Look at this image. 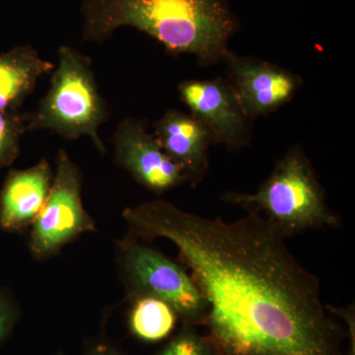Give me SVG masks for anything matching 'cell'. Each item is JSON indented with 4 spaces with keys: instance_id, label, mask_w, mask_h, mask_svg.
Returning a JSON list of instances; mask_svg holds the SVG:
<instances>
[{
    "instance_id": "1",
    "label": "cell",
    "mask_w": 355,
    "mask_h": 355,
    "mask_svg": "<svg viewBox=\"0 0 355 355\" xmlns=\"http://www.w3.org/2000/svg\"><path fill=\"white\" fill-rule=\"evenodd\" d=\"M123 217L128 237L177 248L207 301L203 326L218 355H343L319 280L260 214L224 221L154 200Z\"/></svg>"
},
{
    "instance_id": "2",
    "label": "cell",
    "mask_w": 355,
    "mask_h": 355,
    "mask_svg": "<svg viewBox=\"0 0 355 355\" xmlns=\"http://www.w3.org/2000/svg\"><path fill=\"white\" fill-rule=\"evenodd\" d=\"M83 38L102 44L121 28L156 40L202 67L223 60L239 28L229 0H79Z\"/></svg>"
},
{
    "instance_id": "3",
    "label": "cell",
    "mask_w": 355,
    "mask_h": 355,
    "mask_svg": "<svg viewBox=\"0 0 355 355\" xmlns=\"http://www.w3.org/2000/svg\"><path fill=\"white\" fill-rule=\"evenodd\" d=\"M222 200L257 212L286 238L315 229L338 228L340 224L327 202L314 168L299 146L284 154L254 193L227 191Z\"/></svg>"
},
{
    "instance_id": "4",
    "label": "cell",
    "mask_w": 355,
    "mask_h": 355,
    "mask_svg": "<svg viewBox=\"0 0 355 355\" xmlns=\"http://www.w3.org/2000/svg\"><path fill=\"white\" fill-rule=\"evenodd\" d=\"M51 86L34 113L27 116V130H50L67 139L86 137L98 151L106 153L99 128L107 110L87 58L69 46H60Z\"/></svg>"
},
{
    "instance_id": "5",
    "label": "cell",
    "mask_w": 355,
    "mask_h": 355,
    "mask_svg": "<svg viewBox=\"0 0 355 355\" xmlns=\"http://www.w3.org/2000/svg\"><path fill=\"white\" fill-rule=\"evenodd\" d=\"M118 263L130 299H159L171 306L183 324L196 327L205 323L207 301L181 266L130 237L119 245Z\"/></svg>"
},
{
    "instance_id": "6",
    "label": "cell",
    "mask_w": 355,
    "mask_h": 355,
    "mask_svg": "<svg viewBox=\"0 0 355 355\" xmlns=\"http://www.w3.org/2000/svg\"><path fill=\"white\" fill-rule=\"evenodd\" d=\"M81 189L78 167L60 149L50 195L30 231L29 249L36 260H48L79 236L97 231L84 209Z\"/></svg>"
},
{
    "instance_id": "7",
    "label": "cell",
    "mask_w": 355,
    "mask_h": 355,
    "mask_svg": "<svg viewBox=\"0 0 355 355\" xmlns=\"http://www.w3.org/2000/svg\"><path fill=\"white\" fill-rule=\"evenodd\" d=\"M182 101L209 130L214 144L240 150L251 141V121L228 79H189L179 85Z\"/></svg>"
},
{
    "instance_id": "8",
    "label": "cell",
    "mask_w": 355,
    "mask_h": 355,
    "mask_svg": "<svg viewBox=\"0 0 355 355\" xmlns=\"http://www.w3.org/2000/svg\"><path fill=\"white\" fill-rule=\"evenodd\" d=\"M222 62L227 67L229 83L250 120L282 108L303 84L297 74L260 58L229 51Z\"/></svg>"
},
{
    "instance_id": "9",
    "label": "cell",
    "mask_w": 355,
    "mask_h": 355,
    "mask_svg": "<svg viewBox=\"0 0 355 355\" xmlns=\"http://www.w3.org/2000/svg\"><path fill=\"white\" fill-rule=\"evenodd\" d=\"M116 164L154 193L161 195L184 183L188 178L163 150L153 133L135 119H125L114 130Z\"/></svg>"
},
{
    "instance_id": "10",
    "label": "cell",
    "mask_w": 355,
    "mask_h": 355,
    "mask_svg": "<svg viewBox=\"0 0 355 355\" xmlns=\"http://www.w3.org/2000/svg\"><path fill=\"white\" fill-rule=\"evenodd\" d=\"M153 135L164 153L183 170L189 183H202L209 169L210 146L214 144L205 125L191 114L168 110L154 123Z\"/></svg>"
},
{
    "instance_id": "11",
    "label": "cell",
    "mask_w": 355,
    "mask_h": 355,
    "mask_svg": "<svg viewBox=\"0 0 355 355\" xmlns=\"http://www.w3.org/2000/svg\"><path fill=\"white\" fill-rule=\"evenodd\" d=\"M53 181L46 159L27 169L11 170L0 191V230L16 233L31 227L46 205Z\"/></svg>"
},
{
    "instance_id": "12",
    "label": "cell",
    "mask_w": 355,
    "mask_h": 355,
    "mask_svg": "<svg viewBox=\"0 0 355 355\" xmlns=\"http://www.w3.org/2000/svg\"><path fill=\"white\" fill-rule=\"evenodd\" d=\"M55 69L31 46H19L0 53V112L18 111L39 79Z\"/></svg>"
},
{
    "instance_id": "13",
    "label": "cell",
    "mask_w": 355,
    "mask_h": 355,
    "mask_svg": "<svg viewBox=\"0 0 355 355\" xmlns=\"http://www.w3.org/2000/svg\"><path fill=\"white\" fill-rule=\"evenodd\" d=\"M128 326L130 333L141 342L155 343L169 338L179 320L171 306L159 299L139 296L130 299Z\"/></svg>"
},
{
    "instance_id": "14",
    "label": "cell",
    "mask_w": 355,
    "mask_h": 355,
    "mask_svg": "<svg viewBox=\"0 0 355 355\" xmlns=\"http://www.w3.org/2000/svg\"><path fill=\"white\" fill-rule=\"evenodd\" d=\"M27 130V116L18 111L0 112V169L12 164L20 153V140Z\"/></svg>"
},
{
    "instance_id": "15",
    "label": "cell",
    "mask_w": 355,
    "mask_h": 355,
    "mask_svg": "<svg viewBox=\"0 0 355 355\" xmlns=\"http://www.w3.org/2000/svg\"><path fill=\"white\" fill-rule=\"evenodd\" d=\"M155 355H218L207 335H202L195 327L183 324Z\"/></svg>"
},
{
    "instance_id": "16",
    "label": "cell",
    "mask_w": 355,
    "mask_h": 355,
    "mask_svg": "<svg viewBox=\"0 0 355 355\" xmlns=\"http://www.w3.org/2000/svg\"><path fill=\"white\" fill-rule=\"evenodd\" d=\"M20 317L19 305L12 293L0 286V347L10 338Z\"/></svg>"
},
{
    "instance_id": "17",
    "label": "cell",
    "mask_w": 355,
    "mask_h": 355,
    "mask_svg": "<svg viewBox=\"0 0 355 355\" xmlns=\"http://www.w3.org/2000/svg\"><path fill=\"white\" fill-rule=\"evenodd\" d=\"M328 310L330 311L334 317H340L345 320L347 323V331L350 338L349 355H355V324H354V305L347 308H335L327 305Z\"/></svg>"
},
{
    "instance_id": "18",
    "label": "cell",
    "mask_w": 355,
    "mask_h": 355,
    "mask_svg": "<svg viewBox=\"0 0 355 355\" xmlns=\"http://www.w3.org/2000/svg\"><path fill=\"white\" fill-rule=\"evenodd\" d=\"M83 355H128L116 347L113 343L106 340H96L88 343Z\"/></svg>"
},
{
    "instance_id": "19",
    "label": "cell",
    "mask_w": 355,
    "mask_h": 355,
    "mask_svg": "<svg viewBox=\"0 0 355 355\" xmlns=\"http://www.w3.org/2000/svg\"><path fill=\"white\" fill-rule=\"evenodd\" d=\"M55 355H64V354H62V352H58V354H55Z\"/></svg>"
}]
</instances>
